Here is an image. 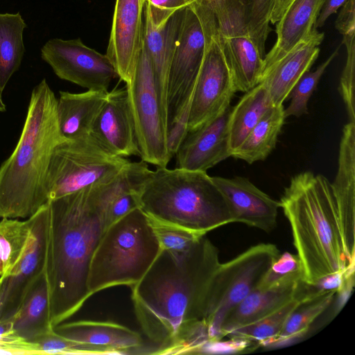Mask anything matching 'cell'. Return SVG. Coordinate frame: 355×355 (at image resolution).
Here are the masks:
<instances>
[{
	"mask_svg": "<svg viewBox=\"0 0 355 355\" xmlns=\"http://www.w3.org/2000/svg\"><path fill=\"white\" fill-rule=\"evenodd\" d=\"M220 263L218 248L205 235L181 257L161 249L131 286L138 322L156 345L152 354H197L209 342L208 295Z\"/></svg>",
	"mask_w": 355,
	"mask_h": 355,
	"instance_id": "obj_1",
	"label": "cell"
},
{
	"mask_svg": "<svg viewBox=\"0 0 355 355\" xmlns=\"http://www.w3.org/2000/svg\"><path fill=\"white\" fill-rule=\"evenodd\" d=\"M139 168L130 164L113 179L49 200L45 275L52 326L75 314L91 296L92 257L109 226L107 210L119 194L134 190Z\"/></svg>",
	"mask_w": 355,
	"mask_h": 355,
	"instance_id": "obj_2",
	"label": "cell"
},
{
	"mask_svg": "<svg viewBox=\"0 0 355 355\" xmlns=\"http://www.w3.org/2000/svg\"><path fill=\"white\" fill-rule=\"evenodd\" d=\"M57 101L45 78L33 89L17 144L0 166V218H28L49 202L46 180L62 134Z\"/></svg>",
	"mask_w": 355,
	"mask_h": 355,
	"instance_id": "obj_3",
	"label": "cell"
},
{
	"mask_svg": "<svg viewBox=\"0 0 355 355\" xmlns=\"http://www.w3.org/2000/svg\"><path fill=\"white\" fill-rule=\"evenodd\" d=\"M279 202L291 226L304 283L314 285L354 268L343 251L331 183L324 176L311 171L293 176Z\"/></svg>",
	"mask_w": 355,
	"mask_h": 355,
	"instance_id": "obj_4",
	"label": "cell"
},
{
	"mask_svg": "<svg viewBox=\"0 0 355 355\" xmlns=\"http://www.w3.org/2000/svg\"><path fill=\"white\" fill-rule=\"evenodd\" d=\"M135 195L149 218L200 236L234 223L227 200L206 171L157 167L148 171Z\"/></svg>",
	"mask_w": 355,
	"mask_h": 355,
	"instance_id": "obj_5",
	"label": "cell"
},
{
	"mask_svg": "<svg viewBox=\"0 0 355 355\" xmlns=\"http://www.w3.org/2000/svg\"><path fill=\"white\" fill-rule=\"evenodd\" d=\"M160 251L150 219L139 207L114 222L91 259L87 282L91 296L112 286L135 285Z\"/></svg>",
	"mask_w": 355,
	"mask_h": 355,
	"instance_id": "obj_6",
	"label": "cell"
},
{
	"mask_svg": "<svg viewBox=\"0 0 355 355\" xmlns=\"http://www.w3.org/2000/svg\"><path fill=\"white\" fill-rule=\"evenodd\" d=\"M90 135L67 139L54 148L46 180L49 200L110 180L130 164Z\"/></svg>",
	"mask_w": 355,
	"mask_h": 355,
	"instance_id": "obj_7",
	"label": "cell"
},
{
	"mask_svg": "<svg viewBox=\"0 0 355 355\" xmlns=\"http://www.w3.org/2000/svg\"><path fill=\"white\" fill-rule=\"evenodd\" d=\"M279 255L274 244L259 243L220 263L208 295L206 325L209 342L221 340L220 327L225 317L257 287Z\"/></svg>",
	"mask_w": 355,
	"mask_h": 355,
	"instance_id": "obj_8",
	"label": "cell"
},
{
	"mask_svg": "<svg viewBox=\"0 0 355 355\" xmlns=\"http://www.w3.org/2000/svg\"><path fill=\"white\" fill-rule=\"evenodd\" d=\"M216 24L214 14L205 6L193 3L184 8L168 77L167 128L191 104L207 37Z\"/></svg>",
	"mask_w": 355,
	"mask_h": 355,
	"instance_id": "obj_9",
	"label": "cell"
},
{
	"mask_svg": "<svg viewBox=\"0 0 355 355\" xmlns=\"http://www.w3.org/2000/svg\"><path fill=\"white\" fill-rule=\"evenodd\" d=\"M125 87L141 161L166 167L172 158L167 146V124L143 44L133 76Z\"/></svg>",
	"mask_w": 355,
	"mask_h": 355,
	"instance_id": "obj_10",
	"label": "cell"
},
{
	"mask_svg": "<svg viewBox=\"0 0 355 355\" xmlns=\"http://www.w3.org/2000/svg\"><path fill=\"white\" fill-rule=\"evenodd\" d=\"M236 92L216 22L208 35L194 85L189 112L188 132L229 107Z\"/></svg>",
	"mask_w": 355,
	"mask_h": 355,
	"instance_id": "obj_11",
	"label": "cell"
},
{
	"mask_svg": "<svg viewBox=\"0 0 355 355\" xmlns=\"http://www.w3.org/2000/svg\"><path fill=\"white\" fill-rule=\"evenodd\" d=\"M41 58L60 79L92 90H106L118 77L107 56L86 46L80 38L48 40Z\"/></svg>",
	"mask_w": 355,
	"mask_h": 355,
	"instance_id": "obj_12",
	"label": "cell"
},
{
	"mask_svg": "<svg viewBox=\"0 0 355 355\" xmlns=\"http://www.w3.org/2000/svg\"><path fill=\"white\" fill-rule=\"evenodd\" d=\"M48 202L31 216L32 235L25 254L11 273L0 277V323L10 322L28 291L45 271Z\"/></svg>",
	"mask_w": 355,
	"mask_h": 355,
	"instance_id": "obj_13",
	"label": "cell"
},
{
	"mask_svg": "<svg viewBox=\"0 0 355 355\" xmlns=\"http://www.w3.org/2000/svg\"><path fill=\"white\" fill-rule=\"evenodd\" d=\"M216 19L236 91L246 92L259 84L263 58L249 35L245 13L225 12Z\"/></svg>",
	"mask_w": 355,
	"mask_h": 355,
	"instance_id": "obj_14",
	"label": "cell"
},
{
	"mask_svg": "<svg viewBox=\"0 0 355 355\" xmlns=\"http://www.w3.org/2000/svg\"><path fill=\"white\" fill-rule=\"evenodd\" d=\"M147 0H116L106 55L125 84L133 76L141 51L142 20Z\"/></svg>",
	"mask_w": 355,
	"mask_h": 355,
	"instance_id": "obj_15",
	"label": "cell"
},
{
	"mask_svg": "<svg viewBox=\"0 0 355 355\" xmlns=\"http://www.w3.org/2000/svg\"><path fill=\"white\" fill-rule=\"evenodd\" d=\"M337 211L338 227L344 253L354 263L355 251V123H347L340 142L338 168L331 184Z\"/></svg>",
	"mask_w": 355,
	"mask_h": 355,
	"instance_id": "obj_16",
	"label": "cell"
},
{
	"mask_svg": "<svg viewBox=\"0 0 355 355\" xmlns=\"http://www.w3.org/2000/svg\"><path fill=\"white\" fill-rule=\"evenodd\" d=\"M90 135L103 148L114 155L139 156L125 86L108 92Z\"/></svg>",
	"mask_w": 355,
	"mask_h": 355,
	"instance_id": "obj_17",
	"label": "cell"
},
{
	"mask_svg": "<svg viewBox=\"0 0 355 355\" xmlns=\"http://www.w3.org/2000/svg\"><path fill=\"white\" fill-rule=\"evenodd\" d=\"M232 107L198 128L189 131L175 156L176 166L191 171H206L231 153L228 121Z\"/></svg>",
	"mask_w": 355,
	"mask_h": 355,
	"instance_id": "obj_18",
	"label": "cell"
},
{
	"mask_svg": "<svg viewBox=\"0 0 355 355\" xmlns=\"http://www.w3.org/2000/svg\"><path fill=\"white\" fill-rule=\"evenodd\" d=\"M231 209L234 223H241L265 232L277 225L279 201L270 198L243 177H211Z\"/></svg>",
	"mask_w": 355,
	"mask_h": 355,
	"instance_id": "obj_19",
	"label": "cell"
},
{
	"mask_svg": "<svg viewBox=\"0 0 355 355\" xmlns=\"http://www.w3.org/2000/svg\"><path fill=\"white\" fill-rule=\"evenodd\" d=\"M324 37V33L313 27L307 37L262 71L259 83L266 87L274 105H282L297 80L309 71L318 57Z\"/></svg>",
	"mask_w": 355,
	"mask_h": 355,
	"instance_id": "obj_20",
	"label": "cell"
},
{
	"mask_svg": "<svg viewBox=\"0 0 355 355\" xmlns=\"http://www.w3.org/2000/svg\"><path fill=\"white\" fill-rule=\"evenodd\" d=\"M302 278V273H298L266 288L254 289L225 317L220 327V340L232 331L270 315L297 297Z\"/></svg>",
	"mask_w": 355,
	"mask_h": 355,
	"instance_id": "obj_21",
	"label": "cell"
},
{
	"mask_svg": "<svg viewBox=\"0 0 355 355\" xmlns=\"http://www.w3.org/2000/svg\"><path fill=\"white\" fill-rule=\"evenodd\" d=\"M184 8L177 10L158 30L153 28L146 6H145L144 8L142 44L151 62L157 93L167 126L168 77Z\"/></svg>",
	"mask_w": 355,
	"mask_h": 355,
	"instance_id": "obj_22",
	"label": "cell"
},
{
	"mask_svg": "<svg viewBox=\"0 0 355 355\" xmlns=\"http://www.w3.org/2000/svg\"><path fill=\"white\" fill-rule=\"evenodd\" d=\"M53 330L69 339L110 349L114 354H138L137 350L144 345L139 333L112 321L63 322Z\"/></svg>",
	"mask_w": 355,
	"mask_h": 355,
	"instance_id": "obj_23",
	"label": "cell"
},
{
	"mask_svg": "<svg viewBox=\"0 0 355 355\" xmlns=\"http://www.w3.org/2000/svg\"><path fill=\"white\" fill-rule=\"evenodd\" d=\"M324 1L293 0L278 21L277 40L263 58L261 72L311 34Z\"/></svg>",
	"mask_w": 355,
	"mask_h": 355,
	"instance_id": "obj_24",
	"label": "cell"
},
{
	"mask_svg": "<svg viewBox=\"0 0 355 355\" xmlns=\"http://www.w3.org/2000/svg\"><path fill=\"white\" fill-rule=\"evenodd\" d=\"M108 91L87 89L81 93L60 91L57 114L60 131L67 139L90 134Z\"/></svg>",
	"mask_w": 355,
	"mask_h": 355,
	"instance_id": "obj_25",
	"label": "cell"
},
{
	"mask_svg": "<svg viewBox=\"0 0 355 355\" xmlns=\"http://www.w3.org/2000/svg\"><path fill=\"white\" fill-rule=\"evenodd\" d=\"M10 321L15 334L28 342L34 341L53 330L45 271L34 283Z\"/></svg>",
	"mask_w": 355,
	"mask_h": 355,
	"instance_id": "obj_26",
	"label": "cell"
},
{
	"mask_svg": "<svg viewBox=\"0 0 355 355\" xmlns=\"http://www.w3.org/2000/svg\"><path fill=\"white\" fill-rule=\"evenodd\" d=\"M273 105L267 89L259 83L245 92L238 103L232 107L228 121L231 156L264 114Z\"/></svg>",
	"mask_w": 355,
	"mask_h": 355,
	"instance_id": "obj_27",
	"label": "cell"
},
{
	"mask_svg": "<svg viewBox=\"0 0 355 355\" xmlns=\"http://www.w3.org/2000/svg\"><path fill=\"white\" fill-rule=\"evenodd\" d=\"M285 119L283 104L273 105L254 126L231 157L250 164L264 160L275 148Z\"/></svg>",
	"mask_w": 355,
	"mask_h": 355,
	"instance_id": "obj_28",
	"label": "cell"
},
{
	"mask_svg": "<svg viewBox=\"0 0 355 355\" xmlns=\"http://www.w3.org/2000/svg\"><path fill=\"white\" fill-rule=\"evenodd\" d=\"M275 0H196L218 16L227 9H244L247 16L249 35L258 49L260 55H266V43L270 33V16Z\"/></svg>",
	"mask_w": 355,
	"mask_h": 355,
	"instance_id": "obj_29",
	"label": "cell"
},
{
	"mask_svg": "<svg viewBox=\"0 0 355 355\" xmlns=\"http://www.w3.org/2000/svg\"><path fill=\"white\" fill-rule=\"evenodd\" d=\"M27 27L19 12H0V90L3 92L21 66L25 46L24 31Z\"/></svg>",
	"mask_w": 355,
	"mask_h": 355,
	"instance_id": "obj_30",
	"label": "cell"
},
{
	"mask_svg": "<svg viewBox=\"0 0 355 355\" xmlns=\"http://www.w3.org/2000/svg\"><path fill=\"white\" fill-rule=\"evenodd\" d=\"M311 298L313 297L306 293L302 282L300 293L294 299L262 319L232 331L227 336L232 339L271 346L294 309L303 301Z\"/></svg>",
	"mask_w": 355,
	"mask_h": 355,
	"instance_id": "obj_31",
	"label": "cell"
},
{
	"mask_svg": "<svg viewBox=\"0 0 355 355\" xmlns=\"http://www.w3.org/2000/svg\"><path fill=\"white\" fill-rule=\"evenodd\" d=\"M32 235L31 217L25 220L2 218L0 221L1 278L8 276L24 257Z\"/></svg>",
	"mask_w": 355,
	"mask_h": 355,
	"instance_id": "obj_32",
	"label": "cell"
},
{
	"mask_svg": "<svg viewBox=\"0 0 355 355\" xmlns=\"http://www.w3.org/2000/svg\"><path fill=\"white\" fill-rule=\"evenodd\" d=\"M336 295V291H331L300 303L271 346L284 345L304 336L314 320L330 306Z\"/></svg>",
	"mask_w": 355,
	"mask_h": 355,
	"instance_id": "obj_33",
	"label": "cell"
},
{
	"mask_svg": "<svg viewBox=\"0 0 355 355\" xmlns=\"http://www.w3.org/2000/svg\"><path fill=\"white\" fill-rule=\"evenodd\" d=\"M340 47V46L315 71H306L297 80L288 96L291 98V103L287 108H284L286 119L291 116L300 117L308 113L309 100L325 69L338 55Z\"/></svg>",
	"mask_w": 355,
	"mask_h": 355,
	"instance_id": "obj_34",
	"label": "cell"
},
{
	"mask_svg": "<svg viewBox=\"0 0 355 355\" xmlns=\"http://www.w3.org/2000/svg\"><path fill=\"white\" fill-rule=\"evenodd\" d=\"M149 219L161 249L175 257L186 254L203 236L178 226Z\"/></svg>",
	"mask_w": 355,
	"mask_h": 355,
	"instance_id": "obj_35",
	"label": "cell"
},
{
	"mask_svg": "<svg viewBox=\"0 0 355 355\" xmlns=\"http://www.w3.org/2000/svg\"><path fill=\"white\" fill-rule=\"evenodd\" d=\"M32 343L40 354H114L110 349L69 339L54 330Z\"/></svg>",
	"mask_w": 355,
	"mask_h": 355,
	"instance_id": "obj_36",
	"label": "cell"
},
{
	"mask_svg": "<svg viewBox=\"0 0 355 355\" xmlns=\"http://www.w3.org/2000/svg\"><path fill=\"white\" fill-rule=\"evenodd\" d=\"M355 33L343 35V43L347 49L346 63L340 77L339 91L345 104L349 122L355 123L354 76Z\"/></svg>",
	"mask_w": 355,
	"mask_h": 355,
	"instance_id": "obj_37",
	"label": "cell"
},
{
	"mask_svg": "<svg viewBox=\"0 0 355 355\" xmlns=\"http://www.w3.org/2000/svg\"><path fill=\"white\" fill-rule=\"evenodd\" d=\"M298 273L302 275L298 256L285 252L272 263L257 288H266Z\"/></svg>",
	"mask_w": 355,
	"mask_h": 355,
	"instance_id": "obj_38",
	"label": "cell"
},
{
	"mask_svg": "<svg viewBox=\"0 0 355 355\" xmlns=\"http://www.w3.org/2000/svg\"><path fill=\"white\" fill-rule=\"evenodd\" d=\"M194 0H147L146 6L155 29L161 28L178 10L186 8Z\"/></svg>",
	"mask_w": 355,
	"mask_h": 355,
	"instance_id": "obj_39",
	"label": "cell"
},
{
	"mask_svg": "<svg viewBox=\"0 0 355 355\" xmlns=\"http://www.w3.org/2000/svg\"><path fill=\"white\" fill-rule=\"evenodd\" d=\"M135 191H125L112 201L107 210L109 225L139 207Z\"/></svg>",
	"mask_w": 355,
	"mask_h": 355,
	"instance_id": "obj_40",
	"label": "cell"
},
{
	"mask_svg": "<svg viewBox=\"0 0 355 355\" xmlns=\"http://www.w3.org/2000/svg\"><path fill=\"white\" fill-rule=\"evenodd\" d=\"M343 6L335 26L343 35L355 33L354 0H347Z\"/></svg>",
	"mask_w": 355,
	"mask_h": 355,
	"instance_id": "obj_41",
	"label": "cell"
},
{
	"mask_svg": "<svg viewBox=\"0 0 355 355\" xmlns=\"http://www.w3.org/2000/svg\"><path fill=\"white\" fill-rule=\"evenodd\" d=\"M347 0H325L313 25V28L322 27L331 15L336 13Z\"/></svg>",
	"mask_w": 355,
	"mask_h": 355,
	"instance_id": "obj_42",
	"label": "cell"
},
{
	"mask_svg": "<svg viewBox=\"0 0 355 355\" xmlns=\"http://www.w3.org/2000/svg\"><path fill=\"white\" fill-rule=\"evenodd\" d=\"M293 1V0H275L271 12L270 23L275 24L278 22Z\"/></svg>",
	"mask_w": 355,
	"mask_h": 355,
	"instance_id": "obj_43",
	"label": "cell"
},
{
	"mask_svg": "<svg viewBox=\"0 0 355 355\" xmlns=\"http://www.w3.org/2000/svg\"><path fill=\"white\" fill-rule=\"evenodd\" d=\"M6 110V105L2 98V92L0 90V112H4Z\"/></svg>",
	"mask_w": 355,
	"mask_h": 355,
	"instance_id": "obj_44",
	"label": "cell"
},
{
	"mask_svg": "<svg viewBox=\"0 0 355 355\" xmlns=\"http://www.w3.org/2000/svg\"><path fill=\"white\" fill-rule=\"evenodd\" d=\"M3 275V266H2V262L0 259V277H1Z\"/></svg>",
	"mask_w": 355,
	"mask_h": 355,
	"instance_id": "obj_45",
	"label": "cell"
}]
</instances>
